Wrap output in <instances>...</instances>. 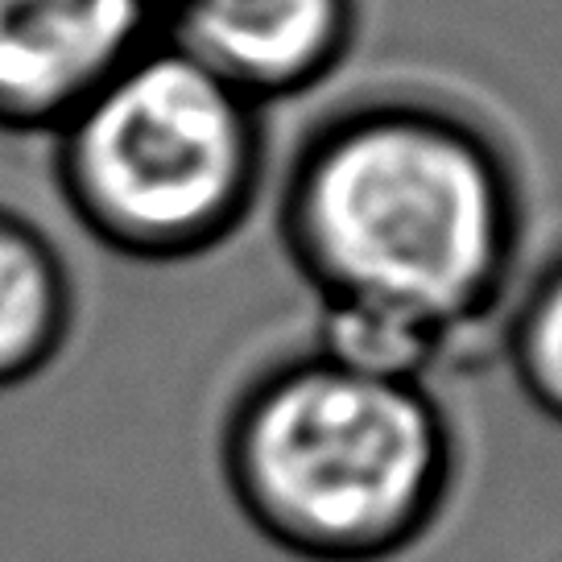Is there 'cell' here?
I'll return each instance as SVG.
<instances>
[{"mask_svg": "<svg viewBox=\"0 0 562 562\" xmlns=\"http://www.w3.org/2000/svg\"><path fill=\"white\" fill-rule=\"evenodd\" d=\"M278 240L318 306L393 311L456 356L509 290L521 187L501 145L456 108L356 100L294 149Z\"/></svg>", "mask_w": 562, "mask_h": 562, "instance_id": "6da1fadb", "label": "cell"}, {"mask_svg": "<svg viewBox=\"0 0 562 562\" xmlns=\"http://www.w3.org/2000/svg\"><path fill=\"white\" fill-rule=\"evenodd\" d=\"M456 430L430 385L376 381L318 351L252 372L220 430L232 505L299 562H389L439 526Z\"/></svg>", "mask_w": 562, "mask_h": 562, "instance_id": "7a4b0ae2", "label": "cell"}, {"mask_svg": "<svg viewBox=\"0 0 562 562\" xmlns=\"http://www.w3.org/2000/svg\"><path fill=\"white\" fill-rule=\"evenodd\" d=\"M261 178V108L166 34L54 133L63 207L124 261L178 265L228 245Z\"/></svg>", "mask_w": 562, "mask_h": 562, "instance_id": "3957f363", "label": "cell"}, {"mask_svg": "<svg viewBox=\"0 0 562 562\" xmlns=\"http://www.w3.org/2000/svg\"><path fill=\"white\" fill-rule=\"evenodd\" d=\"M161 0H0V133L54 137L158 37Z\"/></svg>", "mask_w": 562, "mask_h": 562, "instance_id": "277c9868", "label": "cell"}, {"mask_svg": "<svg viewBox=\"0 0 562 562\" xmlns=\"http://www.w3.org/2000/svg\"><path fill=\"white\" fill-rule=\"evenodd\" d=\"M161 21L175 46L265 112L344 67L360 0H166Z\"/></svg>", "mask_w": 562, "mask_h": 562, "instance_id": "5b68a950", "label": "cell"}, {"mask_svg": "<svg viewBox=\"0 0 562 562\" xmlns=\"http://www.w3.org/2000/svg\"><path fill=\"white\" fill-rule=\"evenodd\" d=\"M75 331V273L46 228L0 203V393L30 385Z\"/></svg>", "mask_w": 562, "mask_h": 562, "instance_id": "8992f818", "label": "cell"}, {"mask_svg": "<svg viewBox=\"0 0 562 562\" xmlns=\"http://www.w3.org/2000/svg\"><path fill=\"white\" fill-rule=\"evenodd\" d=\"M505 356L517 389L562 426V257L546 265L509 315Z\"/></svg>", "mask_w": 562, "mask_h": 562, "instance_id": "52a82bcc", "label": "cell"}, {"mask_svg": "<svg viewBox=\"0 0 562 562\" xmlns=\"http://www.w3.org/2000/svg\"><path fill=\"white\" fill-rule=\"evenodd\" d=\"M161 4H166V0H161Z\"/></svg>", "mask_w": 562, "mask_h": 562, "instance_id": "ba28073f", "label": "cell"}]
</instances>
